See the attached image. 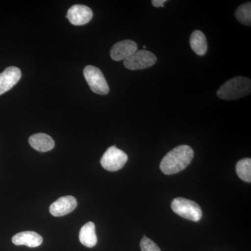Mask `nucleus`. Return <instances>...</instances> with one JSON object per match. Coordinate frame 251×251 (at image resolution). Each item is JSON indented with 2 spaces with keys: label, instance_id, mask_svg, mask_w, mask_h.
I'll return each mask as SVG.
<instances>
[{
  "label": "nucleus",
  "instance_id": "6",
  "mask_svg": "<svg viewBox=\"0 0 251 251\" xmlns=\"http://www.w3.org/2000/svg\"><path fill=\"white\" fill-rule=\"evenodd\" d=\"M156 55L150 51L137 50L135 53L124 60V65L131 71L142 70L152 67L156 62Z\"/></svg>",
  "mask_w": 251,
  "mask_h": 251
},
{
  "label": "nucleus",
  "instance_id": "8",
  "mask_svg": "<svg viewBox=\"0 0 251 251\" xmlns=\"http://www.w3.org/2000/svg\"><path fill=\"white\" fill-rule=\"evenodd\" d=\"M76 199L73 196H64L57 199L50 206V213L52 216L59 217L69 214L76 208Z\"/></svg>",
  "mask_w": 251,
  "mask_h": 251
},
{
  "label": "nucleus",
  "instance_id": "2",
  "mask_svg": "<svg viewBox=\"0 0 251 251\" xmlns=\"http://www.w3.org/2000/svg\"><path fill=\"white\" fill-rule=\"evenodd\" d=\"M251 82L247 77L238 76L230 79L220 87L217 92L219 98L224 100H234L250 94Z\"/></svg>",
  "mask_w": 251,
  "mask_h": 251
},
{
  "label": "nucleus",
  "instance_id": "4",
  "mask_svg": "<svg viewBox=\"0 0 251 251\" xmlns=\"http://www.w3.org/2000/svg\"><path fill=\"white\" fill-rule=\"evenodd\" d=\"M83 73L84 77L94 93L99 95L108 94L110 90L109 86L100 69L94 66L89 65L84 69Z\"/></svg>",
  "mask_w": 251,
  "mask_h": 251
},
{
  "label": "nucleus",
  "instance_id": "14",
  "mask_svg": "<svg viewBox=\"0 0 251 251\" xmlns=\"http://www.w3.org/2000/svg\"><path fill=\"white\" fill-rule=\"evenodd\" d=\"M190 45L191 49L198 55H204L207 51V41L205 35L201 31L196 30L191 34L190 37Z\"/></svg>",
  "mask_w": 251,
  "mask_h": 251
},
{
  "label": "nucleus",
  "instance_id": "10",
  "mask_svg": "<svg viewBox=\"0 0 251 251\" xmlns=\"http://www.w3.org/2000/svg\"><path fill=\"white\" fill-rule=\"evenodd\" d=\"M21 70L16 67H9L0 74V95L13 88L21 78Z\"/></svg>",
  "mask_w": 251,
  "mask_h": 251
},
{
  "label": "nucleus",
  "instance_id": "17",
  "mask_svg": "<svg viewBox=\"0 0 251 251\" xmlns=\"http://www.w3.org/2000/svg\"><path fill=\"white\" fill-rule=\"evenodd\" d=\"M140 248L142 251H161L159 247L152 240L145 236L140 242Z\"/></svg>",
  "mask_w": 251,
  "mask_h": 251
},
{
  "label": "nucleus",
  "instance_id": "11",
  "mask_svg": "<svg viewBox=\"0 0 251 251\" xmlns=\"http://www.w3.org/2000/svg\"><path fill=\"white\" fill-rule=\"evenodd\" d=\"M12 242L16 246H27L35 248L42 244L43 238L40 234L32 231H25L15 234L12 237Z\"/></svg>",
  "mask_w": 251,
  "mask_h": 251
},
{
  "label": "nucleus",
  "instance_id": "5",
  "mask_svg": "<svg viewBox=\"0 0 251 251\" xmlns=\"http://www.w3.org/2000/svg\"><path fill=\"white\" fill-rule=\"evenodd\" d=\"M128 161V156L125 151L115 146L109 148L100 159V164L104 169L116 172L122 169Z\"/></svg>",
  "mask_w": 251,
  "mask_h": 251
},
{
  "label": "nucleus",
  "instance_id": "15",
  "mask_svg": "<svg viewBox=\"0 0 251 251\" xmlns=\"http://www.w3.org/2000/svg\"><path fill=\"white\" fill-rule=\"evenodd\" d=\"M236 172L241 179L246 182L251 181V159L243 158L238 161L236 166Z\"/></svg>",
  "mask_w": 251,
  "mask_h": 251
},
{
  "label": "nucleus",
  "instance_id": "18",
  "mask_svg": "<svg viewBox=\"0 0 251 251\" xmlns=\"http://www.w3.org/2000/svg\"><path fill=\"white\" fill-rule=\"evenodd\" d=\"M166 1L167 0H153L151 1V4L154 7H163Z\"/></svg>",
  "mask_w": 251,
  "mask_h": 251
},
{
  "label": "nucleus",
  "instance_id": "7",
  "mask_svg": "<svg viewBox=\"0 0 251 251\" xmlns=\"http://www.w3.org/2000/svg\"><path fill=\"white\" fill-rule=\"evenodd\" d=\"M93 17L92 9L85 5L75 4L69 10L66 18L74 25H84L90 22Z\"/></svg>",
  "mask_w": 251,
  "mask_h": 251
},
{
  "label": "nucleus",
  "instance_id": "3",
  "mask_svg": "<svg viewBox=\"0 0 251 251\" xmlns=\"http://www.w3.org/2000/svg\"><path fill=\"white\" fill-rule=\"evenodd\" d=\"M171 207L177 215L194 222L199 221L202 216L201 206L197 203L186 198H175L172 202Z\"/></svg>",
  "mask_w": 251,
  "mask_h": 251
},
{
  "label": "nucleus",
  "instance_id": "13",
  "mask_svg": "<svg viewBox=\"0 0 251 251\" xmlns=\"http://www.w3.org/2000/svg\"><path fill=\"white\" fill-rule=\"evenodd\" d=\"M79 239L81 244L86 247L93 248L97 245L98 239L94 223L88 222L82 226L79 233Z\"/></svg>",
  "mask_w": 251,
  "mask_h": 251
},
{
  "label": "nucleus",
  "instance_id": "16",
  "mask_svg": "<svg viewBox=\"0 0 251 251\" xmlns=\"http://www.w3.org/2000/svg\"><path fill=\"white\" fill-rule=\"evenodd\" d=\"M235 17L237 21L243 25L250 26L251 23V4L245 3L237 8L235 12Z\"/></svg>",
  "mask_w": 251,
  "mask_h": 251
},
{
  "label": "nucleus",
  "instance_id": "9",
  "mask_svg": "<svg viewBox=\"0 0 251 251\" xmlns=\"http://www.w3.org/2000/svg\"><path fill=\"white\" fill-rule=\"evenodd\" d=\"M138 50L135 41L125 40L115 44L110 50V57L115 61L125 60Z\"/></svg>",
  "mask_w": 251,
  "mask_h": 251
},
{
  "label": "nucleus",
  "instance_id": "1",
  "mask_svg": "<svg viewBox=\"0 0 251 251\" xmlns=\"http://www.w3.org/2000/svg\"><path fill=\"white\" fill-rule=\"evenodd\" d=\"M194 157L193 149L188 145H179L163 157L160 164L161 171L166 175H174L186 169Z\"/></svg>",
  "mask_w": 251,
  "mask_h": 251
},
{
  "label": "nucleus",
  "instance_id": "12",
  "mask_svg": "<svg viewBox=\"0 0 251 251\" xmlns=\"http://www.w3.org/2000/svg\"><path fill=\"white\" fill-rule=\"evenodd\" d=\"M31 148L41 152L50 151L54 147V141L50 135L46 133H36L29 138Z\"/></svg>",
  "mask_w": 251,
  "mask_h": 251
}]
</instances>
